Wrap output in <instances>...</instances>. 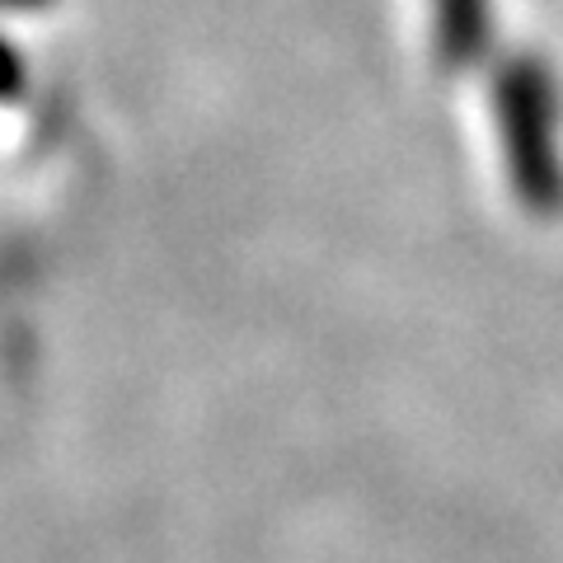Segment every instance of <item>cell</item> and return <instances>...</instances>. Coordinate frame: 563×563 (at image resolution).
I'll return each mask as SVG.
<instances>
[{"label":"cell","mask_w":563,"mask_h":563,"mask_svg":"<svg viewBox=\"0 0 563 563\" xmlns=\"http://www.w3.org/2000/svg\"><path fill=\"white\" fill-rule=\"evenodd\" d=\"M437 33L451 62L479 57L488 43V0H437Z\"/></svg>","instance_id":"cell-2"},{"label":"cell","mask_w":563,"mask_h":563,"mask_svg":"<svg viewBox=\"0 0 563 563\" xmlns=\"http://www.w3.org/2000/svg\"><path fill=\"white\" fill-rule=\"evenodd\" d=\"M498 109H503V141H507V165H512L517 192L536 211H554L563 202V169L554 151V90L544 66L517 62L507 66L498 85Z\"/></svg>","instance_id":"cell-1"}]
</instances>
